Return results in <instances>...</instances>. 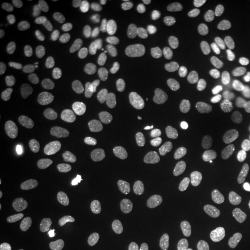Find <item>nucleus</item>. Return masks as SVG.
Returning <instances> with one entry per match:
<instances>
[{
	"label": "nucleus",
	"instance_id": "nucleus-2",
	"mask_svg": "<svg viewBox=\"0 0 250 250\" xmlns=\"http://www.w3.org/2000/svg\"><path fill=\"white\" fill-rule=\"evenodd\" d=\"M136 160V149L128 136H116L107 146V164L117 175H123L132 168Z\"/></svg>",
	"mask_w": 250,
	"mask_h": 250
},
{
	"label": "nucleus",
	"instance_id": "nucleus-30",
	"mask_svg": "<svg viewBox=\"0 0 250 250\" xmlns=\"http://www.w3.org/2000/svg\"><path fill=\"white\" fill-rule=\"evenodd\" d=\"M217 250H245L236 241H225L218 245Z\"/></svg>",
	"mask_w": 250,
	"mask_h": 250
},
{
	"label": "nucleus",
	"instance_id": "nucleus-7",
	"mask_svg": "<svg viewBox=\"0 0 250 250\" xmlns=\"http://www.w3.org/2000/svg\"><path fill=\"white\" fill-rule=\"evenodd\" d=\"M47 147V131L42 125H32L20 141V150L28 163H35L43 156Z\"/></svg>",
	"mask_w": 250,
	"mask_h": 250
},
{
	"label": "nucleus",
	"instance_id": "nucleus-26",
	"mask_svg": "<svg viewBox=\"0 0 250 250\" xmlns=\"http://www.w3.org/2000/svg\"><path fill=\"white\" fill-rule=\"evenodd\" d=\"M124 250H163L160 248V245L157 242L145 236V235H138L131 238L129 241L125 243Z\"/></svg>",
	"mask_w": 250,
	"mask_h": 250
},
{
	"label": "nucleus",
	"instance_id": "nucleus-32",
	"mask_svg": "<svg viewBox=\"0 0 250 250\" xmlns=\"http://www.w3.org/2000/svg\"><path fill=\"white\" fill-rule=\"evenodd\" d=\"M157 3H160V4H168V3H171L170 0H159Z\"/></svg>",
	"mask_w": 250,
	"mask_h": 250
},
{
	"label": "nucleus",
	"instance_id": "nucleus-25",
	"mask_svg": "<svg viewBox=\"0 0 250 250\" xmlns=\"http://www.w3.org/2000/svg\"><path fill=\"white\" fill-rule=\"evenodd\" d=\"M246 4L248 3L243 0H220L217 4L218 18L223 22H233L236 20H241Z\"/></svg>",
	"mask_w": 250,
	"mask_h": 250
},
{
	"label": "nucleus",
	"instance_id": "nucleus-29",
	"mask_svg": "<svg viewBox=\"0 0 250 250\" xmlns=\"http://www.w3.org/2000/svg\"><path fill=\"white\" fill-rule=\"evenodd\" d=\"M239 25H241L243 34L250 38V1L245 7V11H243L241 20H239Z\"/></svg>",
	"mask_w": 250,
	"mask_h": 250
},
{
	"label": "nucleus",
	"instance_id": "nucleus-24",
	"mask_svg": "<svg viewBox=\"0 0 250 250\" xmlns=\"http://www.w3.org/2000/svg\"><path fill=\"white\" fill-rule=\"evenodd\" d=\"M18 210L17 192L9 187L0 188V225L10 223Z\"/></svg>",
	"mask_w": 250,
	"mask_h": 250
},
{
	"label": "nucleus",
	"instance_id": "nucleus-4",
	"mask_svg": "<svg viewBox=\"0 0 250 250\" xmlns=\"http://www.w3.org/2000/svg\"><path fill=\"white\" fill-rule=\"evenodd\" d=\"M54 86L62 92H74V90L85 88L90 81L89 70L80 62H67L62 64L57 71L54 72Z\"/></svg>",
	"mask_w": 250,
	"mask_h": 250
},
{
	"label": "nucleus",
	"instance_id": "nucleus-16",
	"mask_svg": "<svg viewBox=\"0 0 250 250\" xmlns=\"http://www.w3.org/2000/svg\"><path fill=\"white\" fill-rule=\"evenodd\" d=\"M142 60L141 54L135 49H118L110 52L104 60V65L111 72H128Z\"/></svg>",
	"mask_w": 250,
	"mask_h": 250
},
{
	"label": "nucleus",
	"instance_id": "nucleus-14",
	"mask_svg": "<svg viewBox=\"0 0 250 250\" xmlns=\"http://www.w3.org/2000/svg\"><path fill=\"white\" fill-rule=\"evenodd\" d=\"M123 28L117 21L114 14H106L100 20V35L98 39V47L103 52L116 49L123 39Z\"/></svg>",
	"mask_w": 250,
	"mask_h": 250
},
{
	"label": "nucleus",
	"instance_id": "nucleus-22",
	"mask_svg": "<svg viewBox=\"0 0 250 250\" xmlns=\"http://www.w3.org/2000/svg\"><path fill=\"white\" fill-rule=\"evenodd\" d=\"M36 9L50 24H62L70 16L68 6L62 0H38Z\"/></svg>",
	"mask_w": 250,
	"mask_h": 250
},
{
	"label": "nucleus",
	"instance_id": "nucleus-31",
	"mask_svg": "<svg viewBox=\"0 0 250 250\" xmlns=\"http://www.w3.org/2000/svg\"><path fill=\"white\" fill-rule=\"evenodd\" d=\"M114 192V188H107V189H104V193L106 195H110V193H113Z\"/></svg>",
	"mask_w": 250,
	"mask_h": 250
},
{
	"label": "nucleus",
	"instance_id": "nucleus-27",
	"mask_svg": "<svg viewBox=\"0 0 250 250\" xmlns=\"http://www.w3.org/2000/svg\"><path fill=\"white\" fill-rule=\"evenodd\" d=\"M235 168L241 175L250 177V143H246L245 146H242L236 153Z\"/></svg>",
	"mask_w": 250,
	"mask_h": 250
},
{
	"label": "nucleus",
	"instance_id": "nucleus-17",
	"mask_svg": "<svg viewBox=\"0 0 250 250\" xmlns=\"http://www.w3.org/2000/svg\"><path fill=\"white\" fill-rule=\"evenodd\" d=\"M218 82V75L211 68H202L195 72H190L185 80L187 89L193 95H205L214 89Z\"/></svg>",
	"mask_w": 250,
	"mask_h": 250
},
{
	"label": "nucleus",
	"instance_id": "nucleus-5",
	"mask_svg": "<svg viewBox=\"0 0 250 250\" xmlns=\"http://www.w3.org/2000/svg\"><path fill=\"white\" fill-rule=\"evenodd\" d=\"M116 18L123 31L132 36H142L146 32V18L139 6L131 0H120L116 3Z\"/></svg>",
	"mask_w": 250,
	"mask_h": 250
},
{
	"label": "nucleus",
	"instance_id": "nucleus-18",
	"mask_svg": "<svg viewBox=\"0 0 250 250\" xmlns=\"http://www.w3.org/2000/svg\"><path fill=\"white\" fill-rule=\"evenodd\" d=\"M179 106V96L175 90L166 89L161 92L154 102L153 118L160 123H167L175 116Z\"/></svg>",
	"mask_w": 250,
	"mask_h": 250
},
{
	"label": "nucleus",
	"instance_id": "nucleus-13",
	"mask_svg": "<svg viewBox=\"0 0 250 250\" xmlns=\"http://www.w3.org/2000/svg\"><path fill=\"white\" fill-rule=\"evenodd\" d=\"M85 235L90 245L98 250H114L118 243L114 229L104 220H95L88 224Z\"/></svg>",
	"mask_w": 250,
	"mask_h": 250
},
{
	"label": "nucleus",
	"instance_id": "nucleus-28",
	"mask_svg": "<svg viewBox=\"0 0 250 250\" xmlns=\"http://www.w3.org/2000/svg\"><path fill=\"white\" fill-rule=\"evenodd\" d=\"M14 102H16V96L13 90L6 89V88L0 90V114L1 116L7 114L14 106Z\"/></svg>",
	"mask_w": 250,
	"mask_h": 250
},
{
	"label": "nucleus",
	"instance_id": "nucleus-8",
	"mask_svg": "<svg viewBox=\"0 0 250 250\" xmlns=\"http://www.w3.org/2000/svg\"><path fill=\"white\" fill-rule=\"evenodd\" d=\"M185 213L181 206L175 203H166L160 207L157 214L159 232L166 238H175L185 228Z\"/></svg>",
	"mask_w": 250,
	"mask_h": 250
},
{
	"label": "nucleus",
	"instance_id": "nucleus-6",
	"mask_svg": "<svg viewBox=\"0 0 250 250\" xmlns=\"http://www.w3.org/2000/svg\"><path fill=\"white\" fill-rule=\"evenodd\" d=\"M106 199L98 193H82L72 197L68 203V213L78 220H92L103 214L106 207Z\"/></svg>",
	"mask_w": 250,
	"mask_h": 250
},
{
	"label": "nucleus",
	"instance_id": "nucleus-11",
	"mask_svg": "<svg viewBox=\"0 0 250 250\" xmlns=\"http://www.w3.org/2000/svg\"><path fill=\"white\" fill-rule=\"evenodd\" d=\"M4 22L13 31H17L20 34L27 36L36 35L42 29L41 20L36 14L29 10L20 9V7L10 9L4 14Z\"/></svg>",
	"mask_w": 250,
	"mask_h": 250
},
{
	"label": "nucleus",
	"instance_id": "nucleus-23",
	"mask_svg": "<svg viewBox=\"0 0 250 250\" xmlns=\"http://www.w3.org/2000/svg\"><path fill=\"white\" fill-rule=\"evenodd\" d=\"M21 57L27 70L32 74H38L45 70L47 64V54L45 47L39 43H28L21 49Z\"/></svg>",
	"mask_w": 250,
	"mask_h": 250
},
{
	"label": "nucleus",
	"instance_id": "nucleus-19",
	"mask_svg": "<svg viewBox=\"0 0 250 250\" xmlns=\"http://www.w3.org/2000/svg\"><path fill=\"white\" fill-rule=\"evenodd\" d=\"M18 250H46L47 239L39 227H22L16 233Z\"/></svg>",
	"mask_w": 250,
	"mask_h": 250
},
{
	"label": "nucleus",
	"instance_id": "nucleus-12",
	"mask_svg": "<svg viewBox=\"0 0 250 250\" xmlns=\"http://www.w3.org/2000/svg\"><path fill=\"white\" fill-rule=\"evenodd\" d=\"M210 116H211L210 103L203 99H196L181 108L177 118L179 125H182L184 128L197 129L208 121Z\"/></svg>",
	"mask_w": 250,
	"mask_h": 250
},
{
	"label": "nucleus",
	"instance_id": "nucleus-1",
	"mask_svg": "<svg viewBox=\"0 0 250 250\" xmlns=\"http://www.w3.org/2000/svg\"><path fill=\"white\" fill-rule=\"evenodd\" d=\"M249 124L241 116L229 117L215 135L208 153L213 159H221L225 154L238 149L248 135Z\"/></svg>",
	"mask_w": 250,
	"mask_h": 250
},
{
	"label": "nucleus",
	"instance_id": "nucleus-9",
	"mask_svg": "<svg viewBox=\"0 0 250 250\" xmlns=\"http://www.w3.org/2000/svg\"><path fill=\"white\" fill-rule=\"evenodd\" d=\"M164 196V184L160 172L156 170H146L139 178L136 187V199L143 206L156 205Z\"/></svg>",
	"mask_w": 250,
	"mask_h": 250
},
{
	"label": "nucleus",
	"instance_id": "nucleus-15",
	"mask_svg": "<svg viewBox=\"0 0 250 250\" xmlns=\"http://www.w3.org/2000/svg\"><path fill=\"white\" fill-rule=\"evenodd\" d=\"M25 193L29 199L39 202L42 205L52 207V208H62L68 203L67 195L54 188L39 187V185H28Z\"/></svg>",
	"mask_w": 250,
	"mask_h": 250
},
{
	"label": "nucleus",
	"instance_id": "nucleus-3",
	"mask_svg": "<svg viewBox=\"0 0 250 250\" xmlns=\"http://www.w3.org/2000/svg\"><path fill=\"white\" fill-rule=\"evenodd\" d=\"M161 56L178 67L179 70H189L196 60V54L189 43L177 36H167L160 42Z\"/></svg>",
	"mask_w": 250,
	"mask_h": 250
},
{
	"label": "nucleus",
	"instance_id": "nucleus-21",
	"mask_svg": "<svg viewBox=\"0 0 250 250\" xmlns=\"http://www.w3.org/2000/svg\"><path fill=\"white\" fill-rule=\"evenodd\" d=\"M131 78L136 82V85L146 93L152 95L159 89V78L156 75V72L153 71L150 64L145 60H141L135 65L134 68L129 71Z\"/></svg>",
	"mask_w": 250,
	"mask_h": 250
},
{
	"label": "nucleus",
	"instance_id": "nucleus-10",
	"mask_svg": "<svg viewBox=\"0 0 250 250\" xmlns=\"http://www.w3.org/2000/svg\"><path fill=\"white\" fill-rule=\"evenodd\" d=\"M72 159L80 170H93L99 163V150L95 141L86 135L77 136L72 142Z\"/></svg>",
	"mask_w": 250,
	"mask_h": 250
},
{
	"label": "nucleus",
	"instance_id": "nucleus-20",
	"mask_svg": "<svg viewBox=\"0 0 250 250\" xmlns=\"http://www.w3.org/2000/svg\"><path fill=\"white\" fill-rule=\"evenodd\" d=\"M106 104L111 116L120 123H132L135 118V110L132 106L123 98L118 90H108L106 93Z\"/></svg>",
	"mask_w": 250,
	"mask_h": 250
}]
</instances>
